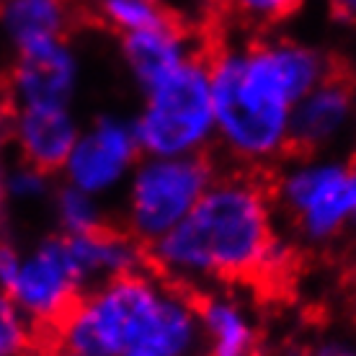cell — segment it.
Wrapping results in <instances>:
<instances>
[{
  "label": "cell",
  "instance_id": "cell-17",
  "mask_svg": "<svg viewBox=\"0 0 356 356\" xmlns=\"http://www.w3.org/2000/svg\"><path fill=\"white\" fill-rule=\"evenodd\" d=\"M0 176H3L6 202L13 207H39L49 202L54 194V173H47L26 161L16 158L6 168H0Z\"/></svg>",
  "mask_w": 356,
  "mask_h": 356
},
{
  "label": "cell",
  "instance_id": "cell-11",
  "mask_svg": "<svg viewBox=\"0 0 356 356\" xmlns=\"http://www.w3.org/2000/svg\"><path fill=\"white\" fill-rule=\"evenodd\" d=\"M119 52L137 88L145 90L165 72L199 54V47L194 31L173 13H165L150 26L119 36Z\"/></svg>",
  "mask_w": 356,
  "mask_h": 356
},
{
  "label": "cell",
  "instance_id": "cell-26",
  "mask_svg": "<svg viewBox=\"0 0 356 356\" xmlns=\"http://www.w3.org/2000/svg\"><path fill=\"white\" fill-rule=\"evenodd\" d=\"M52 356H90V354H81V351H70V348H57V346H52Z\"/></svg>",
  "mask_w": 356,
  "mask_h": 356
},
{
  "label": "cell",
  "instance_id": "cell-20",
  "mask_svg": "<svg viewBox=\"0 0 356 356\" xmlns=\"http://www.w3.org/2000/svg\"><path fill=\"white\" fill-rule=\"evenodd\" d=\"M307 0H220L227 16L245 26L268 29L292 18Z\"/></svg>",
  "mask_w": 356,
  "mask_h": 356
},
{
  "label": "cell",
  "instance_id": "cell-15",
  "mask_svg": "<svg viewBox=\"0 0 356 356\" xmlns=\"http://www.w3.org/2000/svg\"><path fill=\"white\" fill-rule=\"evenodd\" d=\"M70 24V0H0V34L16 52L65 39Z\"/></svg>",
  "mask_w": 356,
  "mask_h": 356
},
{
  "label": "cell",
  "instance_id": "cell-6",
  "mask_svg": "<svg viewBox=\"0 0 356 356\" xmlns=\"http://www.w3.org/2000/svg\"><path fill=\"white\" fill-rule=\"evenodd\" d=\"M217 173L207 155H143L124 184V230L150 248L204 196Z\"/></svg>",
  "mask_w": 356,
  "mask_h": 356
},
{
  "label": "cell",
  "instance_id": "cell-24",
  "mask_svg": "<svg viewBox=\"0 0 356 356\" xmlns=\"http://www.w3.org/2000/svg\"><path fill=\"white\" fill-rule=\"evenodd\" d=\"M10 104L6 101V96H0V147L8 143V134H10Z\"/></svg>",
  "mask_w": 356,
  "mask_h": 356
},
{
  "label": "cell",
  "instance_id": "cell-28",
  "mask_svg": "<svg viewBox=\"0 0 356 356\" xmlns=\"http://www.w3.org/2000/svg\"><path fill=\"white\" fill-rule=\"evenodd\" d=\"M351 235H354V245H356V222L351 225Z\"/></svg>",
  "mask_w": 356,
  "mask_h": 356
},
{
  "label": "cell",
  "instance_id": "cell-22",
  "mask_svg": "<svg viewBox=\"0 0 356 356\" xmlns=\"http://www.w3.org/2000/svg\"><path fill=\"white\" fill-rule=\"evenodd\" d=\"M312 356H356V348L346 341H323Z\"/></svg>",
  "mask_w": 356,
  "mask_h": 356
},
{
  "label": "cell",
  "instance_id": "cell-5",
  "mask_svg": "<svg viewBox=\"0 0 356 356\" xmlns=\"http://www.w3.org/2000/svg\"><path fill=\"white\" fill-rule=\"evenodd\" d=\"M271 196L305 245H330L356 222V163L328 152L300 155L279 170Z\"/></svg>",
  "mask_w": 356,
  "mask_h": 356
},
{
  "label": "cell",
  "instance_id": "cell-10",
  "mask_svg": "<svg viewBox=\"0 0 356 356\" xmlns=\"http://www.w3.org/2000/svg\"><path fill=\"white\" fill-rule=\"evenodd\" d=\"M354 122V86L330 72L294 104L289 124L292 147L302 155L328 152L346 140Z\"/></svg>",
  "mask_w": 356,
  "mask_h": 356
},
{
  "label": "cell",
  "instance_id": "cell-7",
  "mask_svg": "<svg viewBox=\"0 0 356 356\" xmlns=\"http://www.w3.org/2000/svg\"><path fill=\"white\" fill-rule=\"evenodd\" d=\"M83 292L86 289L72 268L67 243L60 232L24 248L16 276L6 289V294L42 333H49L63 321Z\"/></svg>",
  "mask_w": 356,
  "mask_h": 356
},
{
  "label": "cell",
  "instance_id": "cell-19",
  "mask_svg": "<svg viewBox=\"0 0 356 356\" xmlns=\"http://www.w3.org/2000/svg\"><path fill=\"white\" fill-rule=\"evenodd\" d=\"M96 13L108 29L122 36L161 21L168 10L150 0H96Z\"/></svg>",
  "mask_w": 356,
  "mask_h": 356
},
{
  "label": "cell",
  "instance_id": "cell-1",
  "mask_svg": "<svg viewBox=\"0 0 356 356\" xmlns=\"http://www.w3.org/2000/svg\"><path fill=\"white\" fill-rule=\"evenodd\" d=\"M212 75L214 143L248 168L276 163L292 150V108L333 67L318 47L266 36L207 54Z\"/></svg>",
  "mask_w": 356,
  "mask_h": 356
},
{
  "label": "cell",
  "instance_id": "cell-2",
  "mask_svg": "<svg viewBox=\"0 0 356 356\" xmlns=\"http://www.w3.org/2000/svg\"><path fill=\"white\" fill-rule=\"evenodd\" d=\"M292 250L276 235L274 196L256 176L214 178L196 207L147 248V264L186 289L274 276Z\"/></svg>",
  "mask_w": 356,
  "mask_h": 356
},
{
  "label": "cell",
  "instance_id": "cell-18",
  "mask_svg": "<svg viewBox=\"0 0 356 356\" xmlns=\"http://www.w3.org/2000/svg\"><path fill=\"white\" fill-rule=\"evenodd\" d=\"M42 330L6 292H0V356H29L42 343Z\"/></svg>",
  "mask_w": 356,
  "mask_h": 356
},
{
  "label": "cell",
  "instance_id": "cell-3",
  "mask_svg": "<svg viewBox=\"0 0 356 356\" xmlns=\"http://www.w3.org/2000/svg\"><path fill=\"white\" fill-rule=\"evenodd\" d=\"M47 336L52 346L90 356H196V297L155 268L134 271L81 294Z\"/></svg>",
  "mask_w": 356,
  "mask_h": 356
},
{
  "label": "cell",
  "instance_id": "cell-8",
  "mask_svg": "<svg viewBox=\"0 0 356 356\" xmlns=\"http://www.w3.org/2000/svg\"><path fill=\"white\" fill-rule=\"evenodd\" d=\"M140 158L143 150L132 119L101 114L81 129L60 176L65 184L106 199L124 188Z\"/></svg>",
  "mask_w": 356,
  "mask_h": 356
},
{
  "label": "cell",
  "instance_id": "cell-29",
  "mask_svg": "<svg viewBox=\"0 0 356 356\" xmlns=\"http://www.w3.org/2000/svg\"><path fill=\"white\" fill-rule=\"evenodd\" d=\"M354 111H356V86H354Z\"/></svg>",
  "mask_w": 356,
  "mask_h": 356
},
{
  "label": "cell",
  "instance_id": "cell-13",
  "mask_svg": "<svg viewBox=\"0 0 356 356\" xmlns=\"http://www.w3.org/2000/svg\"><path fill=\"white\" fill-rule=\"evenodd\" d=\"M65 243L83 289L143 271L147 266V245L137 241L132 232L108 225L86 235H65Z\"/></svg>",
  "mask_w": 356,
  "mask_h": 356
},
{
  "label": "cell",
  "instance_id": "cell-14",
  "mask_svg": "<svg viewBox=\"0 0 356 356\" xmlns=\"http://www.w3.org/2000/svg\"><path fill=\"white\" fill-rule=\"evenodd\" d=\"M196 318L204 356H256V318L238 294L209 289L196 300Z\"/></svg>",
  "mask_w": 356,
  "mask_h": 356
},
{
  "label": "cell",
  "instance_id": "cell-16",
  "mask_svg": "<svg viewBox=\"0 0 356 356\" xmlns=\"http://www.w3.org/2000/svg\"><path fill=\"white\" fill-rule=\"evenodd\" d=\"M54 214V225L60 235H86V232L101 230L108 225V214L101 196H93L72 184L54 186L49 199Z\"/></svg>",
  "mask_w": 356,
  "mask_h": 356
},
{
  "label": "cell",
  "instance_id": "cell-21",
  "mask_svg": "<svg viewBox=\"0 0 356 356\" xmlns=\"http://www.w3.org/2000/svg\"><path fill=\"white\" fill-rule=\"evenodd\" d=\"M24 248H18L16 243L8 238H0V292H6L18 271Z\"/></svg>",
  "mask_w": 356,
  "mask_h": 356
},
{
  "label": "cell",
  "instance_id": "cell-27",
  "mask_svg": "<svg viewBox=\"0 0 356 356\" xmlns=\"http://www.w3.org/2000/svg\"><path fill=\"white\" fill-rule=\"evenodd\" d=\"M150 3H155V6H161V8H165L170 0H150Z\"/></svg>",
  "mask_w": 356,
  "mask_h": 356
},
{
  "label": "cell",
  "instance_id": "cell-12",
  "mask_svg": "<svg viewBox=\"0 0 356 356\" xmlns=\"http://www.w3.org/2000/svg\"><path fill=\"white\" fill-rule=\"evenodd\" d=\"M81 129V119L72 108H13L8 143L18 161L60 173Z\"/></svg>",
  "mask_w": 356,
  "mask_h": 356
},
{
  "label": "cell",
  "instance_id": "cell-25",
  "mask_svg": "<svg viewBox=\"0 0 356 356\" xmlns=\"http://www.w3.org/2000/svg\"><path fill=\"white\" fill-rule=\"evenodd\" d=\"M6 209H8V202H6V191H3V176H0V225L6 220Z\"/></svg>",
  "mask_w": 356,
  "mask_h": 356
},
{
  "label": "cell",
  "instance_id": "cell-4",
  "mask_svg": "<svg viewBox=\"0 0 356 356\" xmlns=\"http://www.w3.org/2000/svg\"><path fill=\"white\" fill-rule=\"evenodd\" d=\"M143 155H204L214 145L212 75L207 54H194L143 90L132 116Z\"/></svg>",
  "mask_w": 356,
  "mask_h": 356
},
{
  "label": "cell",
  "instance_id": "cell-23",
  "mask_svg": "<svg viewBox=\"0 0 356 356\" xmlns=\"http://www.w3.org/2000/svg\"><path fill=\"white\" fill-rule=\"evenodd\" d=\"M328 6L333 8L336 16H341L343 21L356 24V0H328Z\"/></svg>",
  "mask_w": 356,
  "mask_h": 356
},
{
  "label": "cell",
  "instance_id": "cell-9",
  "mask_svg": "<svg viewBox=\"0 0 356 356\" xmlns=\"http://www.w3.org/2000/svg\"><path fill=\"white\" fill-rule=\"evenodd\" d=\"M83 65L78 49L65 39L16 52L6 78L10 108H72L81 90Z\"/></svg>",
  "mask_w": 356,
  "mask_h": 356
}]
</instances>
